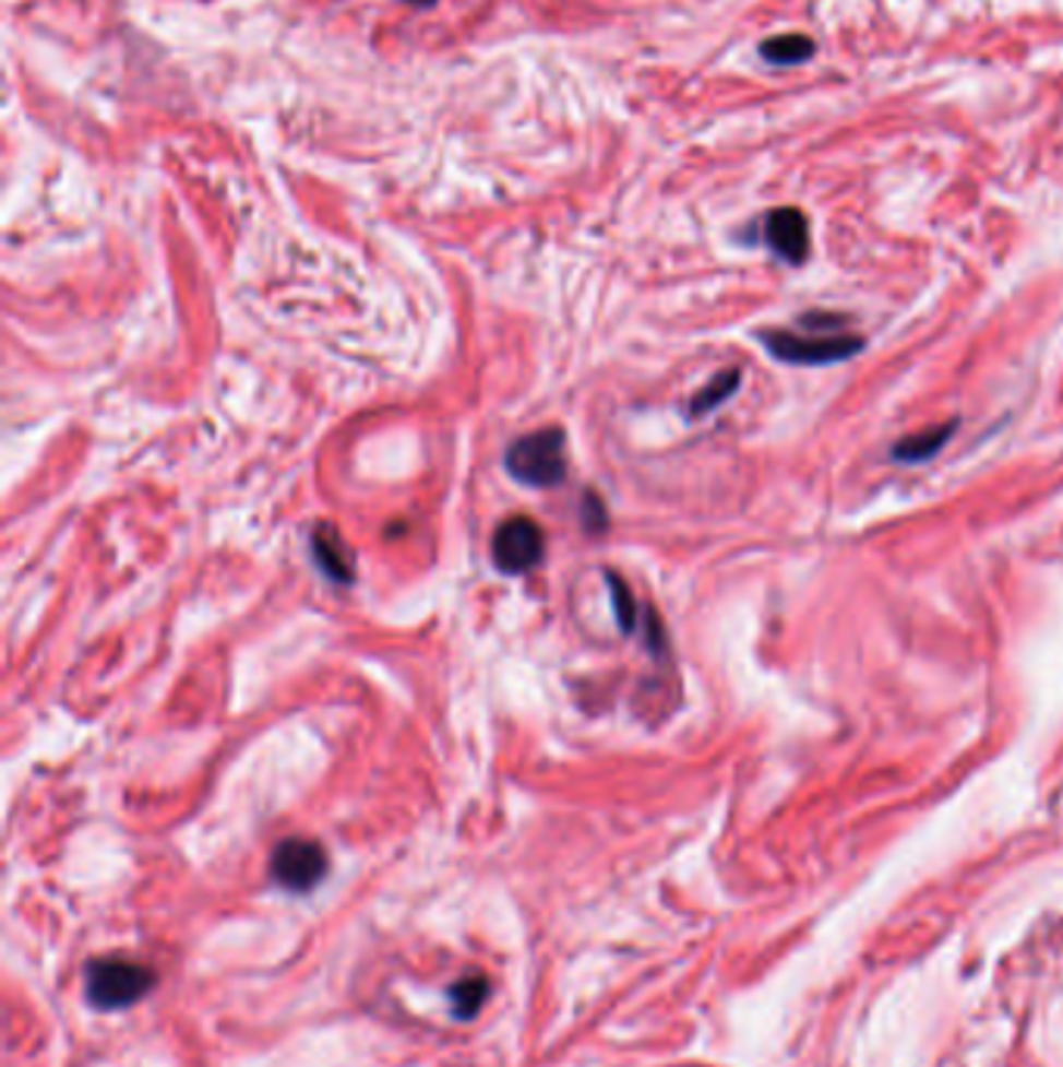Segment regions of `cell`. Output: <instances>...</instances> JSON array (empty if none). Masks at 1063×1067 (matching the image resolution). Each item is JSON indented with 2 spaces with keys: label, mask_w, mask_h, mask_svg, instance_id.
I'll list each match as a JSON object with an SVG mask.
<instances>
[{
  "label": "cell",
  "mask_w": 1063,
  "mask_h": 1067,
  "mask_svg": "<svg viewBox=\"0 0 1063 1067\" xmlns=\"http://www.w3.org/2000/svg\"><path fill=\"white\" fill-rule=\"evenodd\" d=\"M811 54H814V42L804 35H777V38L761 44V57L774 66L804 63Z\"/></svg>",
  "instance_id": "9"
},
{
  "label": "cell",
  "mask_w": 1063,
  "mask_h": 1067,
  "mask_svg": "<svg viewBox=\"0 0 1063 1067\" xmlns=\"http://www.w3.org/2000/svg\"><path fill=\"white\" fill-rule=\"evenodd\" d=\"M802 325L811 328V334L804 331H759V341L764 347L771 349L780 363H789V366H829V363H843L848 356H855L858 349L864 347L861 337L855 334H846L839 328L833 331H821V322L817 316H802Z\"/></svg>",
  "instance_id": "1"
},
{
  "label": "cell",
  "mask_w": 1063,
  "mask_h": 1067,
  "mask_svg": "<svg viewBox=\"0 0 1063 1067\" xmlns=\"http://www.w3.org/2000/svg\"><path fill=\"white\" fill-rule=\"evenodd\" d=\"M312 553L319 559V566L325 568L334 581H349L353 578V553L349 546L337 537L334 527H319L312 537Z\"/></svg>",
  "instance_id": "8"
},
{
  "label": "cell",
  "mask_w": 1063,
  "mask_h": 1067,
  "mask_svg": "<svg viewBox=\"0 0 1063 1067\" xmlns=\"http://www.w3.org/2000/svg\"><path fill=\"white\" fill-rule=\"evenodd\" d=\"M608 581H611L614 606H618V621H621V628H624V631H630V628H633V615H636V609H633V600H630L628 588H624L618 578H608Z\"/></svg>",
  "instance_id": "12"
},
{
  "label": "cell",
  "mask_w": 1063,
  "mask_h": 1067,
  "mask_svg": "<svg viewBox=\"0 0 1063 1067\" xmlns=\"http://www.w3.org/2000/svg\"><path fill=\"white\" fill-rule=\"evenodd\" d=\"M955 428L957 422H945V425H939V428H927V431H920V435L905 437V440H898V443L892 447V459H895V462H927V459H933L935 453L952 440Z\"/></svg>",
  "instance_id": "7"
},
{
  "label": "cell",
  "mask_w": 1063,
  "mask_h": 1067,
  "mask_svg": "<svg viewBox=\"0 0 1063 1067\" xmlns=\"http://www.w3.org/2000/svg\"><path fill=\"white\" fill-rule=\"evenodd\" d=\"M542 549V527L527 515H515L502 522L493 534V562L505 574H524L534 566H540Z\"/></svg>",
  "instance_id": "5"
},
{
  "label": "cell",
  "mask_w": 1063,
  "mask_h": 1067,
  "mask_svg": "<svg viewBox=\"0 0 1063 1067\" xmlns=\"http://www.w3.org/2000/svg\"><path fill=\"white\" fill-rule=\"evenodd\" d=\"M418 3H421V0H418Z\"/></svg>",
  "instance_id": "13"
},
{
  "label": "cell",
  "mask_w": 1063,
  "mask_h": 1067,
  "mask_svg": "<svg viewBox=\"0 0 1063 1067\" xmlns=\"http://www.w3.org/2000/svg\"><path fill=\"white\" fill-rule=\"evenodd\" d=\"M487 981L483 977H468L453 986V1005H456V1018H475L480 1011V1005L487 999Z\"/></svg>",
  "instance_id": "11"
},
{
  "label": "cell",
  "mask_w": 1063,
  "mask_h": 1067,
  "mask_svg": "<svg viewBox=\"0 0 1063 1067\" xmlns=\"http://www.w3.org/2000/svg\"><path fill=\"white\" fill-rule=\"evenodd\" d=\"M739 388V369H727V371H720V375H715L702 391L695 393L693 396V403H690V415L693 418H698V415H708L712 410H717L730 393L737 391Z\"/></svg>",
  "instance_id": "10"
},
{
  "label": "cell",
  "mask_w": 1063,
  "mask_h": 1067,
  "mask_svg": "<svg viewBox=\"0 0 1063 1067\" xmlns=\"http://www.w3.org/2000/svg\"><path fill=\"white\" fill-rule=\"evenodd\" d=\"M764 240L780 260L802 265L808 260V250H811V232H808V218H804L802 210H796V206L774 210L771 216L764 218Z\"/></svg>",
  "instance_id": "6"
},
{
  "label": "cell",
  "mask_w": 1063,
  "mask_h": 1067,
  "mask_svg": "<svg viewBox=\"0 0 1063 1067\" xmlns=\"http://www.w3.org/2000/svg\"><path fill=\"white\" fill-rule=\"evenodd\" d=\"M151 968L126 959H100L87 968V996L100 1008H126L153 989Z\"/></svg>",
  "instance_id": "3"
},
{
  "label": "cell",
  "mask_w": 1063,
  "mask_h": 1067,
  "mask_svg": "<svg viewBox=\"0 0 1063 1067\" xmlns=\"http://www.w3.org/2000/svg\"><path fill=\"white\" fill-rule=\"evenodd\" d=\"M327 872V855L315 840L290 837L278 843L272 852V877L290 893H306L312 890Z\"/></svg>",
  "instance_id": "4"
},
{
  "label": "cell",
  "mask_w": 1063,
  "mask_h": 1067,
  "mask_svg": "<svg viewBox=\"0 0 1063 1067\" xmlns=\"http://www.w3.org/2000/svg\"><path fill=\"white\" fill-rule=\"evenodd\" d=\"M505 469L515 481L527 487H556L568 475L564 462V435L559 428H542L534 435L518 437L505 450Z\"/></svg>",
  "instance_id": "2"
}]
</instances>
